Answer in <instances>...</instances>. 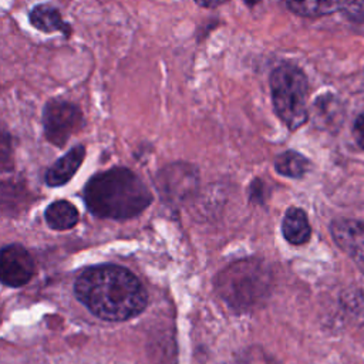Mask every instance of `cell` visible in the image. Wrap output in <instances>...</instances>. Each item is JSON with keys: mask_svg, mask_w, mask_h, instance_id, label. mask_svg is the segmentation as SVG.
<instances>
[{"mask_svg": "<svg viewBox=\"0 0 364 364\" xmlns=\"http://www.w3.org/2000/svg\"><path fill=\"white\" fill-rule=\"evenodd\" d=\"M74 290L91 313L108 321L128 320L146 306V293L136 276L115 264L85 269L78 276Z\"/></svg>", "mask_w": 364, "mask_h": 364, "instance_id": "cell-1", "label": "cell"}, {"mask_svg": "<svg viewBox=\"0 0 364 364\" xmlns=\"http://www.w3.org/2000/svg\"><path fill=\"white\" fill-rule=\"evenodd\" d=\"M151 192L132 171L112 168L97 173L84 189V200L91 213L100 218L128 219L151 203Z\"/></svg>", "mask_w": 364, "mask_h": 364, "instance_id": "cell-2", "label": "cell"}, {"mask_svg": "<svg viewBox=\"0 0 364 364\" xmlns=\"http://www.w3.org/2000/svg\"><path fill=\"white\" fill-rule=\"evenodd\" d=\"M272 101L276 114L289 129L307 121L309 84L304 73L294 64H280L270 74Z\"/></svg>", "mask_w": 364, "mask_h": 364, "instance_id": "cell-3", "label": "cell"}, {"mask_svg": "<svg viewBox=\"0 0 364 364\" xmlns=\"http://www.w3.org/2000/svg\"><path fill=\"white\" fill-rule=\"evenodd\" d=\"M267 284V270L262 263L243 260L223 272L218 287L228 303L236 309H245L263 299Z\"/></svg>", "mask_w": 364, "mask_h": 364, "instance_id": "cell-4", "label": "cell"}, {"mask_svg": "<svg viewBox=\"0 0 364 364\" xmlns=\"http://www.w3.org/2000/svg\"><path fill=\"white\" fill-rule=\"evenodd\" d=\"M43 124L46 138L53 145L64 146L65 142L82 128L84 119L77 105L61 100H51L44 107Z\"/></svg>", "mask_w": 364, "mask_h": 364, "instance_id": "cell-5", "label": "cell"}, {"mask_svg": "<svg viewBox=\"0 0 364 364\" xmlns=\"http://www.w3.org/2000/svg\"><path fill=\"white\" fill-rule=\"evenodd\" d=\"M330 230L337 246L353 259L364 274V220L338 218L333 220Z\"/></svg>", "mask_w": 364, "mask_h": 364, "instance_id": "cell-6", "label": "cell"}, {"mask_svg": "<svg viewBox=\"0 0 364 364\" xmlns=\"http://www.w3.org/2000/svg\"><path fill=\"white\" fill-rule=\"evenodd\" d=\"M33 273V259L23 246L9 245L3 247L0 256V276L4 284L20 287L31 279Z\"/></svg>", "mask_w": 364, "mask_h": 364, "instance_id": "cell-7", "label": "cell"}, {"mask_svg": "<svg viewBox=\"0 0 364 364\" xmlns=\"http://www.w3.org/2000/svg\"><path fill=\"white\" fill-rule=\"evenodd\" d=\"M85 156V148L75 145L65 155L57 159L46 173V182L50 186H61L68 182L77 172Z\"/></svg>", "mask_w": 364, "mask_h": 364, "instance_id": "cell-8", "label": "cell"}, {"mask_svg": "<svg viewBox=\"0 0 364 364\" xmlns=\"http://www.w3.org/2000/svg\"><path fill=\"white\" fill-rule=\"evenodd\" d=\"M282 230L284 239L291 245H304L309 242L311 228L304 210L300 208H290L283 218Z\"/></svg>", "mask_w": 364, "mask_h": 364, "instance_id": "cell-9", "label": "cell"}, {"mask_svg": "<svg viewBox=\"0 0 364 364\" xmlns=\"http://www.w3.org/2000/svg\"><path fill=\"white\" fill-rule=\"evenodd\" d=\"M30 23L33 27L43 33H55L63 31L64 34L68 33V26L64 23L60 11L48 4H38L31 9L28 14Z\"/></svg>", "mask_w": 364, "mask_h": 364, "instance_id": "cell-10", "label": "cell"}, {"mask_svg": "<svg viewBox=\"0 0 364 364\" xmlns=\"http://www.w3.org/2000/svg\"><path fill=\"white\" fill-rule=\"evenodd\" d=\"M47 225L54 230H67L77 225L80 215L77 208L67 200L53 202L44 213Z\"/></svg>", "mask_w": 364, "mask_h": 364, "instance_id": "cell-11", "label": "cell"}, {"mask_svg": "<svg viewBox=\"0 0 364 364\" xmlns=\"http://www.w3.org/2000/svg\"><path fill=\"white\" fill-rule=\"evenodd\" d=\"M286 4L301 17H320L344 9V0H286Z\"/></svg>", "mask_w": 364, "mask_h": 364, "instance_id": "cell-12", "label": "cell"}, {"mask_svg": "<svg viewBox=\"0 0 364 364\" xmlns=\"http://www.w3.org/2000/svg\"><path fill=\"white\" fill-rule=\"evenodd\" d=\"M274 168L279 173L284 176L300 178L309 171L310 162L306 156L296 151H286L276 158Z\"/></svg>", "mask_w": 364, "mask_h": 364, "instance_id": "cell-13", "label": "cell"}, {"mask_svg": "<svg viewBox=\"0 0 364 364\" xmlns=\"http://www.w3.org/2000/svg\"><path fill=\"white\" fill-rule=\"evenodd\" d=\"M343 10L354 20H364V0H344Z\"/></svg>", "mask_w": 364, "mask_h": 364, "instance_id": "cell-14", "label": "cell"}, {"mask_svg": "<svg viewBox=\"0 0 364 364\" xmlns=\"http://www.w3.org/2000/svg\"><path fill=\"white\" fill-rule=\"evenodd\" d=\"M353 135H354L357 145L361 149H364V112L357 117L354 127H353Z\"/></svg>", "mask_w": 364, "mask_h": 364, "instance_id": "cell-15", "label": "cell"}, {"mask_svg": "<svg viewBox=\"0 0 364 364\" xmlns=\"http://www.w3.org/2000/svg\"><path fill=\"white\" fill-rule=\"evenodd\" d=\"M199 6H202V7H206V9H213V7H218V6H220V4H223V3H226V1H229V0H195Z\"/></svg>", "mask_w": 364, "mask_h": 364, "instance_id": "cell-16", "label": "cell"}]
</instances>
